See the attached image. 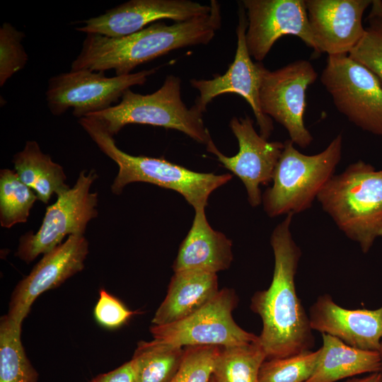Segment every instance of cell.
I'll return each mask as SVG.
<instances>
[{"instance_id":"1","label":"cell","mask_w":382,"mask_h":382,"mask_svg":"<svg viewBox=\"0 0 382 382\" xmlns=\"http://www.w3.org/2000/svg\"><path fill=\"white\" fill-rule=\"evenodd\" d=\"M293 216L286 214L273 230L270 236L274 257L272 282L251 299L250 308L262 322L258 338L267 359L296 355L314 346L309 317L295 286L301 251L290 230Z\"/></svg>"},{"instance_id":"2","label":"cell","mask_w":382,"mask_h":382,"mask_svg":"<svg viewBox=\"0 0 382 382\" xmlns=\"http://www.w3.org/2000/svg\"><path fill=\"white\" fill-rule=\"evenodd\" d=\"M210 5L211 11L207 15L172 25L154 23L122 37L86 34L71 69L104 72L114 69L116 76L127 75L137 66L174 50L207 45L221 23L220 4L212 0Z\"/></svg>"},{"instance_id":"3","label":"cell","mask_w":382,"mask_h":382,"mask_svg":"<svg viewBox=\"0 0 382 382\" xmlns=\"http://www.w3.org/2000/svg\"><path fill=\"white\" fill-rule=\"evenodd\" d=\"M79 123L100 151L118 166V173L111 187L120 195L132 183L144 182L180 193L194 209L205 208L209 195L232 178L231 174L198 173L163 158L132 156L120 149L105 127L97 120L84 117Z\"/></svg>"},{"instance_id":"4","label":"cell","mask_w":382,"mask_h":382,"mask_svg":"<svg viewBox=\"0 0 382 382\" xmlns=\"http://www.w3.org/2000/svg\"><path fill=\"white\" fill-rule=\"evenodd\" d=\"M316 199L364 253L382 238V170L363 161L353 163L334 175Z\"/></svg>"},{"instance_id":"5","label":"cell","mask_w":382,"mask_h":382,"mask_svg":"<svg viewBox=\"0 0 382 382\" xmlns=\"http://www.w3.org/2000/svg\"><path fill=\"white\" fill-rule=\"evenodd\" d=\"M291 139L284 149L275 167L272 187L262 195L265 213L275 217L297 214L312 207L320 190L335 175L342 156L341 134L319 154L306 155L299 151Z\"/></svg>"},{"instance_id":"6","label":"cell","mask_w":382,"mask_h":382,"mask_svg":"<svg viewBox=\"0 0 382 382\" xmlns=\"http://www.w3.org/2000/svg\"><path fill=\"white\" fill-rule=\"evenodd\" d=\"M202 113L195 105L187 108L181 98V80L167 76L163 85L150 94L125 92L121 101L86 117L99 122L112 137L129 124L149 125L176 129L207 144L211 139Z\"/></svg>"},{"instance_id":"7","label":"cell","mask_w":382,"mask_h":382,"mask_svg":"<svg viewBox=\"0 0 382 382\" xmlns=\"http://www.w3.org/2000/svg\"><path fill=\"white\" fill-rule=\"evenodd\" d=\"M97 178L94 169L82 170L75 185L47 207L38 231L21 236L16 255L30 263L60 245L66 236L83 235L88 222L98 214V193L90 192Z\"/></svg>"},{"instance_id":"8","label":"cell","mask_w":382,"mask_h":382,"mask_svg":"<svg viewBox=\"0 0 382 382\" xmlns=\"http://www.w3.org/2000/svg\"><path fill=\"white\" fill-rule=\"evenodd\" d=\"M320 81L350 122L382 136V85L369 69L348 54L328 55Z\"/></svg>"},{"instance_id":"9","label":"cell","mask_w":382,"mask_h":382,"mask_svg":"<svg viewBox=\"0 0 382 382\" xmlns=\"http://www.w3.org/2000/svg\"><path fill=\"white\" fill-rule=\"evenodd\" d=\"M158 68L127 75L108 77L104 71L89 69L70 70L51 77L46 100L54 115H61L69 108L79 119L112 106L133 86L144 84Z\"/></svg>"},{"instance_id":"10","label":"cell","mask_w":382,"mask_h":382,"mask_svg":"<svg viewBox=\"0 0 382 382\" xmlns=\"http://www.w3.org/2000/svg\"><path fill=\"white\" fill-rule=\"evenodd\" d=\"M235 291L223 288L206 305L173 323L153 325L154 340L179 347L208 345L229 347L256 342L258 336L245 331L233 320L238 304Z\"/></svg>"},{"instance_id":"11","label":"cell","mask_w":382,"mask_h":382,"mask_svg":"<svg viewBox=\"0 0 382 382\" xmlns=\"http://www.w3.org/2000/svg\"><path fill=\"white\" fill-rule=\"evenodd\" d=\"M318 78L311 63L298 59L274 71L262 72L260 101L262 112L282 125L291 141L301 148L313 138L304 125L308 87Z\"/></svg>"},{"instance_id":"12","label":"cell","mask_w":382,"mask_h":382,"mask_svg":"<svg viewBox=\"0 0 382 382\" xmlns=\"http://www.w3.org/2000/svg\"><path fill=\"white\" fill-rule=\"evenodd\" d=\"M248 27L244 8L240 9L236 28L237 47L233 62L223 75L212 79H192L191 86L199 91L195 105L202 112L215 97L224 93H235L242 96L251 107L260 128V135L268 139L273 129L272 120L262 110L260 90L265 69L260 62L254 63L249 54L245 40Z\"/></svg>"},{"instance_id":"13","label":"cell","mask_w":382,"mask_h":382,"mask_svg":"<svg viewBox=\"0 0 382 382\" xmlns=\"http://www.w3.org/2000/svg\"><path fill=\"white\" fill-rule=\"evenodd\" d=\"M236 137L239 150L233 156L223 154L212 139L207 145V151L215 155L218 161L244 184L248 200L253 207L262 203L260 185L272 181L275 167L284 149V143L268 141L258 134L253 121L248 116L233 117L229 123Z\"/></svg>"},{"instance_id":"14","label":"cell","mask_w":382,"mask_h":382,"mask_svg":"<svg viewBox=\"0 0 382 382\" xmlns=\"http://www.w3.org/2000/svg\"><path fill=\"white\" fill-rule=\"evenodd\" d=\"M248 27L245 40L251 57L263 60L275 42L286 35L300 38L320 54L304 0H244Z\"/></svg>"},{"instance_id":"15","label":"cell","mask_w":382,"mask_h":382,"mask_svg":"<svg viewBox=\"0 0 382 382\" xmlns=\"http://www.w3.org/2000/svg\"><path fill=\"white\" fill-rule=\"evenodd\" d=\"M89 243L83 235H70L52 250L43 255L30 272L14 288L8 303V317L18 325L43 292L55 289L82 271Z\"/></svg>"},{"instance_id":"16","label":"cell","mask_w":382,"mask_h":382,"mask_svg":"<svg viewBox=\"0 0 382 382\" xmlns=\"http://www.w3.org/2000/svg\"><path fill=\"white\" fill-rule=\"evenodd\" d=\"M211 5L189 0H130L83 21L76 30L119 37L138 32L156 21L183 22L208 14Z\"/></svg>"},{"instance_id":"17","label":"cell","mask_w":382,"mask_h":382,"mask_svg":"<svg viewBox=\"0 0 382 382\" xmlns=\"http://www.w3.org/2000/svg\"><path fill=\"white\" fill-rule=\"evenodd\" d=\"M371 0H306L319 53L348 54L365 33L362 17Z\"/></svg>"},{"instance_id":"18","label":"cell","mask_w":382,"mask_h":382,"mask_svg":"<svg viewBox=\"0 0 382 382\" xmlns=\"http://www.w3.org/2000/svg\"><path fill=\"white\" fill-rule=\"evenodd\" d=\"M313 330L338 338L362 350L378 351L382 340V306L376 309H347L330 295L319 296L309 310Z\"/></svg>"},{"instance_id":"19","label":"cell","mask_w":382,"mask_h":382,"mask_svg":"<svg viewBox=\"0 0 382 382\" xmlns=\"http://www.w3.org/2000/svg\"><path fill=\"white\" fill-rule=\"evenodd\" d=\"M203 207L195 209L192 226L173 264L175 272L194 270L217 273L233 260L232 241L209 224Z\"/></svg>"},{"instance_id":"20","label":"cell","mask_w":382,"mask_h":382,"mask_svg":"<svg viewBox=\"0 0 382 382\" xmlns=\"http://www.w3.org/2000/svg\"><path fill=\"white\" fill-rule=\"evenodd\" d=\"M219 290L216 273L194 270L175 272L151 322L162 325L185 318L209 302Z\"/></svg>"},{"instance_id":"21","label":"cell","mask_w":382,"mask_h":382,"mask_svg":"<svg viewBox=\"0 0 382 382\" xmlns=\"http://www.w3.org/2000/svg\"><path fill=\"white\" fill-rule=\"evenodd\" d=\"M321 335L323 345L317 365L305 382H336L364 373L380 371L378 351L359 349L332 335Z\"/></svg>"},{"instance_id":"22","label":"cell","mask_w":382,"mask_h":382,"mask_svg":"<svg viewBox=\"0 0 382 382\" xmlns=\"http://www.w3.org/2000/svg\"><path fill=\"white\" fill-rule=\"evenodd\" d=\"M14 170L21 180L36 194L37 199L47 204L53 194L57 197L70 187L65 183L63 167L44 154L33 140L27 141L22 151L12 161Z\"/></svg>"},{"instance_id":"23","label":"cell","mask_w":382,"mask_h":382,"mask_svg":"<svg viewBox=\"0 0 382 382\" xmlns=\"http://www.w3.org/2000/svg\"><path fill=\"white\" fill-rule=\"evenodd\" d=\"M185 347L158 342L140 341L131 359L136 382H169L178 370Z\"/></svg>"},{"instance_id":"24","label":"cell","mask_w":382,"mask_h":382,"mask_svg":"<svg viewBox=\"0 0 382 382\" xmlns=\"http://www.w3.org/2000/svg\"><path fill=\"white\" fill-rule=\"evenodd\" d=\"M266 354L259 342L221 347L214 372V382H259V373Z\"/></svg>"},{"instance_id":"25","label":"cell","mask_w":382,"mask_h":382,"mask_svg":"<svg viewBox=\"0 0 382 382\" xmlns=\"http://www.w3.org/2000/svg\"><path fill=\"white\" fill-rule=\"evenodd\" d=\"M21 325L7 315L0 319V382H37L38 373L28 359L21 338Z\"/></svg>"},{"instance_id":"26","label":"cell","mask_w":382,"mask_h":382,"mask_svg":"<svg viewBox=\"0 0 382 382\" xmlns=\"http://www.w3.org/2000/svg\"><path fill=\"white\" fill-rule=\"evenodd\" d=\"M36 199L35 192L24 184L13 170L0 171V224L10 228L27 221Z\"/></svg>"},{"instance_id":"27","label":"cell","mask_w":382,"mask_h":382,"mask_svg":"<svg viewBox=\"0 0 382 382\" xmlns=\"http://www.w3.org/2000/svg\"><path fill=\"white\" fill-rule=\"evenodd\" d=\"M320 349L272 359H266L259 373V382H305L313 373Z\"/></svg>"},{"instance_id":"28","label":"cell","mask_w":382,"mask_h":382,"mask_svg":"<svg viewBox=\"0 0 382 382\" xmlns=\"http://www.w3.org/2000/svg\"><path fill=\"white\" fill-rule=\"evenodd\" d=\"M366 20L364 36L348 55L369 69L382 85V1H372Z\"/></svg>"},{"instance_id":"29","label":"cell","mask_w":382,"mask_h":382,"mask_svg":"<svg viewBox=\"0 0 382 382\" xmlns=\"http://www.w3.org/2000/svg\"><path fill=\"white\" fill-rule=\"evenodd\" d=\"M221 348L208 345L185 347L182 363L169 382H212Z\"/></svg>"},{"instance_id":"30","label":"cell","mask_w":382,"mask_h":382,"mask_svg":"<svg viewBox=\"0 0 382 382\" xmlns=\"http://www.w3.org/2000/svg\"><path fill=\"white\" fill-rule=\"evenodd\" d=\"M25 34L9 23L0 27V86L16 73L22 70L28 56L22 44Z\"/></svg>"},{"instance_id":"31","label":"cell","mask_w":382,"mask_h":382,"mask_svg":"<svg viewBox=\"0 0 382 382\" xmlns=\"http://www.w3.org/2000/svg\"><path fill=\"white\" fill-rule=\"evenodd\" d=\"M93 313L100 325L115 329L126 323L137 312L128 309L118 299L100 289Z\"/></svg>"},{"instance_id":"32","label":"cell","mask_w":382,"mask_h":382,"mask_svg":"<svg viewBox=\"0 0 382 382\" xmlns=\"http://www.w3.org/2000/svg\"><path fill=\"white\" fill-rule=\"evenodd\" d=\"M90 382H136L132 361H129L114 370L98 374Z\"/></svg>"},{"instance_id":"33","label":"cell","mask_w":382,"mask_h":382,"mask_svg":"<svg viewBox=\"0 0 382 382\" xmlns=\"http://www.w3.org/2000/svg\"><path fill=\"white\" fill-rule=\"evenodd\" d=\"M345 382H382V375L380 371L369 374L361 378H352Z\"/></svg>"},{"instance_id":"34","label":"cell","mask_w":382,"mask_h":382,"mask_svg":"<svg viewBox=\"0 0 382 382\" xmlns=\"http://www.w3.org/2000/svg\"><path fill=\"white\" fill-rule=\"evenodd\" d=\"M378 352L379 353L380 360H381V370H380V372H381V374L382 375V340L381 341L380 347H379V349H378Z\"/></svg>"},{"instance_id":"35","label":"cell","mask_w":382,"mask_h":382,"mask_svg":"<svg viewBox=\"0 0 382 382\" xmlns=\"http://www.w3.org/2000/svg\"><path fill=\"white\" fill-rule=\"evenodd\" d=\"M212 382H214V380H213V378H212Z\"/></svg>"}]
</instances>
